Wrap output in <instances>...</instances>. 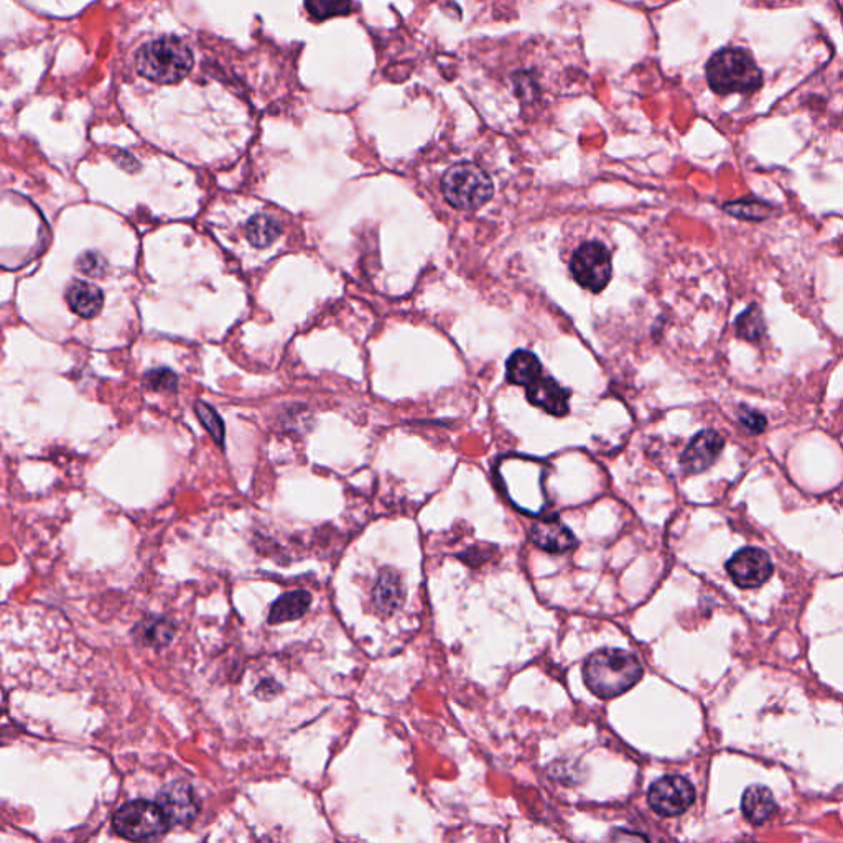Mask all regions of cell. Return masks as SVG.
<instances>
[{"label": "cell", "mask_w": 843, "mask_h": 843, "mask_svg": "<svg viewBox=\"0 0 843 843\" xmlns=\"http://www.w3.org/2000/svg\"><path fill=\"white\" fill-rule=\"evenodd\" d=\"M499 490L527 514H541L547 506V494L544 490L547 465L541 460L519 455L499 458L494 468Z\"/></svg>", "instance_id": "obj_1"}, {"label": "cell", "mask_w": 843, "mask_h": 843, "mask_svg": "<svg viewBox=\"0 0 843 843\" xmlns=\"http://www.w3.org/2000/svg\"><path fill=\"white\" fill-rule=\"evenodd\" d=\"M643 672L638 657L623 649H600L583 664V680L600 699H615L633 689Z\"/></svg>", "instance_id": "obj_2"}, {"label": "cell", "mask_w": 843, "mask_h": 843, "mask_svg": "<svg viewBox=\"0 0 843 843\" xmlns=\"http://www.w3.org/2000/svg\"><path fill=\"white\" fill-rule=\"evenodd\" d=\"M193 63L195 58L188 43L172 35L145 43L136 56L139 75L157 84L180 83L190 75Z\"/></svg>", "instance_id": "obj_3"}, {"label": "cell", "mask_w": 843, "mask_h": 843, "mask_svg": "<svg viewBox=\"0 0 843 843\" xmlns=\"http://www.w3.org/2000/svg\"><path fill=\"white\" fill-rule=\"evenodd\" d=\"M707 80L715 93H750L760 88L761 71L750 53L725 48L708 60Z\"/></svg>", "instance_id": "obj_4"}, {"label": "cell", "mask_w": 843, "mask_h": 843, "mask_svg": "<svg viewBox=\"0 0 843 843\" xmlns=\"http://www.w3.org/2000/svg\"><path fill=\"white\" fill-rule=\"evenodd\" d=\"M445 200L457 210H478L491 200L494 185L490 175L470 162L453 165L442 178Z\"/></svg>", "instance_id": "obj_5"}, {"label": "cell", "mask_w": 843, "mask_h": 843, "mask_svg": "<svg viewBox=\"0 0 843 843\" xmlns=\"http://www.w3.org/2000/svg\"><path fill=\"white\" fill-rule=\"evenodd\" d=\"M170 820L159 802L137 801L127 802L112 817V829L122 839L139 840L154 839L165 834L170 827Z\"/></svg>", "instance_id": "obj_6"}, {"label": "cell", "mask_w": 843, "mask_h": 843, "mask_svg": "<svg viewBox=\"0 0 843 843\" xmlns=\"http://www.w3.org/2000/svg\"><path fill=\"white\" fill-rule=\"evenodd\" d=\"M570 272L582 289L598 294L610 284L613 275L610 251L597 241L582 244L573 252Z\"/></svg>", "instance_id": "obj_7"}, {"label": "cell", "mask_w": 843, "mask_h": 843, "mask_svg": "<svg viewBox=\"0 0 843 843\" xmlns=\"http://www.w3.org/2000/svg\"><path fill=\"white\" fill-rule=\"evenodd\" d=\"M695 801V789L689 779L682 776H666L651 786L648 792L649 806L659 816L676 817L684 814Z\"/></svg>", "instance_id": "obj_8"}, {"label": "cell", "mask_w": 843, "mask_h": 843, "mask_svg": "<svg viewBox=\"0 0 843 843\" xmlns=\"http://www.w3.org/2000/svg\"><path fill=\"white\" fill-rule=\"evenodd\" d=\"M727 572L741 588H756L773 575V562L764 550L745 547L727 562Z\"/></svg>", "instance_id": "obj_9"}, {"label": "cell", "mask_w": 843, "mask_h": 843, "mask_svg": "<svg viewBox=\"0 0 843 843\" xmlns=\"http://www.w3.org/2000/svg\"><path fill=\"white\" fill-rule=\"evenodd\" d=\"M157 802L172 825L191 824L200 812V799L187 781H175L165 786L157 796Z\"/></svg>", "instance_id": "obj_10"}, {"label": "cell", "mask_w": 843, "mask_h": 843, "mask_svg": "<svg viewBox=\"0 0 843 843\" xmlns=\"http://www.w3.org/2000/svg\"><path fill=\"white\" fill-rule=\"evenodd\" d=\"M725 447V440L715 430H704L695 435L685 448L680 465L687 475H697L715 463Z\"/></svg>", "instance_id": "obj_11"}, {"label": "cell", "mask_w": 843, "mask_h": 843, "mask_svg": "<svg viewBox=\"0 0 843 843\" xmlns=\"http://www.w3.org/2000/svg\"><path fill=\"white\" fill-rule=\"evenodd\" d=\"M527 401L547 414L564 417L569 412L570 392L549 376H541L526 387Z\"/></svg>", "instance_id": "obj_12"}, {"label": "cell", "mask_w": 843, "mask_h": 843, "mask_svg": "<svg viewBox=\"0 0 843 843\" xmlns=\"http://www.w3.org/2000/svg\"><path fill=\"white\" fill-rule=\"evenodd\" d=\"M531 541L539 549L547 550L550 554H562L577 545L573 532L557 517H544L541 521L534 522Z\"/></svg>", "instance_id": "obj_13"}, {"label": "cell", "mask_w": 843, "mask_h": 843, "mask_svg": "<svg viewBox=\"0 0 843 843\" xmlns=\"http://www.w3.org/2000/svg\"><path fill=\"white\" fill-rule=\"evenodd\" d=\"M66 303L71 312L83 318H93L103 310L104 295L98 285L89 282H73L66 290Z\"/></svg>", "instance_id": "obj_14"}, {"label": "cell", "mask_w": 843, "mask_h": 843, "mask_svg": "<svg viewBox=\"0 0 843 843\" xmlns=\"http://www.w3.org/2000/svg\"><path fill=\"white\" fill-rule=\"evenodd\" d=\"M404 598H406V592H404L401 577L394 570H381L373 590V600L378 610L391 615L401 608Z\"/></svg>", "instance_id": "obj_15"}, {"label": "cell", "mask_w": 843, "mask_h": 843, "mask_svg": "<svg viewBox=\"0 0 843 843\" xmlns=\"http://www.w3.org/2000/svg\"><path fill=\"white\" fill-rule=\"evenodd\" d=\"M542 376V364L536 354L527 350L514 351L506 361V379L514 386L527 387Z\"/></svg>", "instance_id": "obj_16"}, {"label": "cell", "mask_w": 843, "mask_h": 843, "mask_svg": "<svg viewBox=\"0 0 843 843\" xmlns=\"http://www.w3.org/2000/svg\"><path fill=\"white\" fill-rule=\"evenodd\" d=\"M310 605H312V595L305 590L285 593L272 605L269 611V623L282 625L289 621L300 620L307 613Z\"/></svg>", "instance_id": "obj_17"}, {"label": "cell", "mask_w": 843, "mask_h": 843, "mask_svg": "<svg viewBox=\"0 0 843 843\" xmlns=\"http://www.w3.org/2000/svg\"><path fill=\"white\" fill-rule=\"evenodd\" d=\"M778 806L774 801L773 794L764 786H750L743 794L741 811L751 824H763L769 817L773 816Z\"/></svg>", "instance_id": "obj_18"}, {"label": "cell", "mask_w": 843, "mask_h": 843, "mask_svg": "<svg viewBox=\"0 0 843 843\" xmlns=\"http://www.w3.org/2000/svg\"><path fill=\"white\" fill-rule=\"evenodd\" d=\"M280 233H282V226L279 219L264 215V213L252 216L246 224L247 241L257 249L272 246L280 238Z\"/></svg>", "instance_id": "obj_19"}, {"label": "cell", "mask_w": 843, "mask_h": 843, "mask_svg": "<svg viewBox=\"0 0 843 843\" xmlns=\"http://www.w3.org/2000/svg\"><path fill=\"white\" fill-rule=\"evenodd\" d=\"M134 633L140 639V643H144L145 646L164 648L172 641L175 626L167 618L155 616V618H145V620L140 621Z\"/></svg>", "instance_id": "obj_20"}, {"label": "cell", "mask_w": 843, "mask_h": 843, "mask_svg": "<svg viewBox=\"0 0 843 843\" xmlns=\"http://www.w3.org/2000/svg\"><path fill=\"white\" fill-rule=\"evenodd\" d=\"M305 9L315 20H328L348 15L353 9L351 0H305Z\"/></svg>", "instance_id": "obj_21"}, {"label": "cell", "mask_w": 843, "mask_h": 843, "mask_svg": "<svg viewBox=\"0 0 843 843\" xmlns=\"http://www.w3.org/2000/svg\"><path fill=\"white\" fill-rule=\"evenodd\" d=\"M736 333L746 341H760L764 335L763 315L756 305L746 308L736 320Z\"/></svg>", "instance_id": "obj_22"}, {"label": "cell", "mask_w": 843, "mask_h": 843, "mask_svg": "<svg viewBox=\"0 0 843 843\" xmlns=\"http://www.w3.org/2000/svg\"><path fill=\"white\" fill-rule=\"evenodd\" d=\"M725 210L736 218L748 219V221H763L773 213L771 206L756 200L732 201L725 205Z\"/></svg>", "instance_id": "obj_23"}, {"label": "cell", "mask_w": 843, "mask_h": 843, "mask_svg": "<svg viewBox=\"0 0 843 843\" xmlns=\"http://www.w3.org/2000/svg\"><path fill=\"white\" fill-rule=\"evenodd\" d=\"M195 412L201 424L205 425V429L210 432L211 437L215 438L218 445H223L224 442V424L218 412L213 407L208 406L206 402H196Z\"/></svg>", "instance_id": "obj_24"}, {"label": "cell", "mask_w": 843, "mask_h": 843, "mask_svg": "<svg viewBox=\"0 0 843 843\" xmlns=\"http://www.w3.org/2000/svg\"><path fill=\"white\" fill-rule=\"evenodd\" d=\"M76 267L81 274L88 275L91 279H101L108 271V262L99 252L88 251L81 254L76 261Z\"/></svg>", "instance_id": "obj_25"}, {"label": "cell", "mask_w": 843, "mask_h": 843, "mask_svg": "<svg viewBox=\"0 0 843 843\" xmlns=\"http://www.w3.org/2000/svg\"><path fill=\"white\" fill-rule=\"evenodd\" d=\"M145 382L152 391H175L178 386L177 374L170 369H152L145 374Z\"/></svg>", "instance_id": "obj_26"}, {"label": "cell", "mask_w": 843, "mask_h": 843, "mask_svg": "<svg viewBox=\"0 0 843 843\" xmlns=\"http://www.w3.org/2000/svg\"><path fill=\"white\" fill-rule=\"evenodd\" d=\"M740 422L743 427H746L748 432L751 434H761L764 429H766V417L760 412H756V410L748 409V407H741L740 409Z\"/></svg>", "instance_id": "obj_27"}]
</instances>
